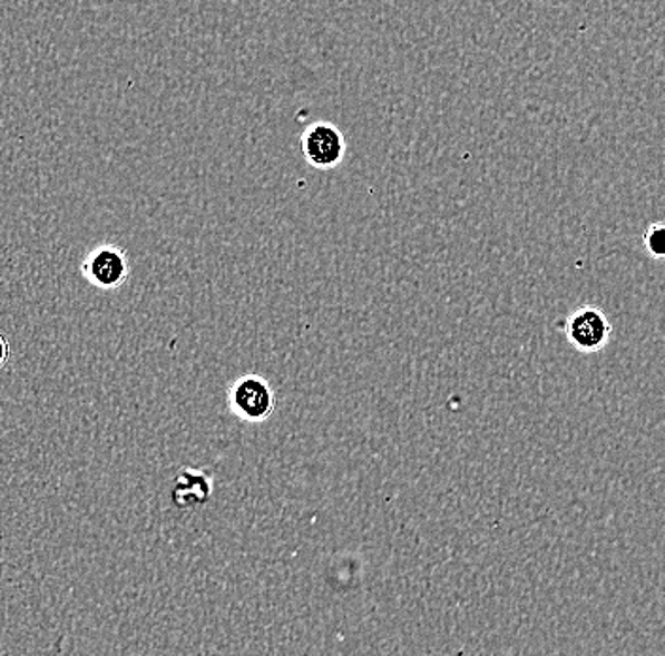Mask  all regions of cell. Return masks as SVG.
I'll return each mask as SVG.
<instances>
[{
    "mask_svg": "<svg viewBox=\"0 0 665 656\" xmlns=\"http://www.w3.org/2000/svg\"><path fill=\"white\" fill-rule=\"evenodd\" d=\"M227 403H229L231 413L237 419L252 424H262L273 417L276 409V394L265 376L248 373L231 382Z\"/></svg>",
    "mask_w": 665,
    "mask_h": 656,
    "instance_id": "cell-1",
    "label": "cell"
},
{
    "mask_svg": "<svg viewBox=\"0 0 665 656\" xmlns=\"http://www.w3.org/2000/svg\"><path fill=\"white\" fill-rule=\"evenodd\" d=\"M301 151L314 169H335L346 156V137L330 121H316L301 135Z\"/></svg>",
    "mask_w": 665,
    "mask_h": 656,
    "instance_id": "cell-3",
    "label": "cell"
},
{
    "mask_svg": "<svg viewBox=\"0 0 665 656\" xmlns=\"http://www.w3.org/2000/svg\"><path fill=\"white\" fill-rule=\"evenodd\" d=\"M643 244L645 251L656 260H664L665 257V224L648 225L643 235Z\"/></svg>",
    "mask_w": 665,
    "mask_h": 656,
    "instance_id": "cell-6",
    "label": "cell"
},
{
    "mask_svg": "<svg viewBox=\"0 0 665 656\" xmlns=\"http://www.w3.org/2000/svg\"><path fill=\"white\" fill-rule=\"evenodd\" d=\"M10 356H12L10 343H8V339L0 333V369L4 368V365L10 362Z\"/></svg>",
    "mask_w": 665,
    "mask_h": 656,
    "instance_id": "cell-7",
    "label": "cell"
},
{
    "mask_svg": "<svg viewBox=\"0 0 665 656\" xmlns=\"http://www.w3.org/2000/svg\"><path fill=\"white\" fill-rule=\"evenodd\" d=\"M613 325L596 306H580L567 316L566 335L578 352H597L609 343Z\"/></svg>",
    "mask_w": 665,
    "mask_h": 656,
    "instance_id": "cell-4",
    "label": "cell"
},
{
    "mask_svg": "<svg viewBox=\"0 0 665 656\" xmlns=\"http://www.w3.org/2000/svg\"><path fill=\"white\" fill-rule=\"evenodd\" d=\"M80 275L102 292H116L131 275V262L118 244L102 243L86 254L80 263Z\"/></svg>",
    "mask_w": 665,
    "mask_h": 656,
    "instance_id": "cell-2",
    "label": "cell"
},
{
    "mask_svg": "<svg viewBox=\"0 0 665 656\" xmlns=\"http://www.w3.org/2000/svg\"><path fill=\"white\" fill-rule=\"evenodd\" d=\"M180 479L187 482V484L184 482L176 484L175 498L180 506H186L187 498H192L189 503H203L211 496L212 482L206 473L187 469V471H182Z\"/></svg>",
    "mask_w": 665,
    "mask_h": 656,
    "instance_id": "cell-5",
    "label": "cell"
}]
</instances>
